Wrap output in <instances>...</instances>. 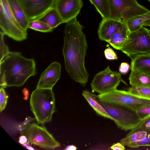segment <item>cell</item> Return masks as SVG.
<instances>
[{"label":"cell","mask_w":150,"mask_h":150,"mask_svg":"<svg viewBox=\"0 0 150 150\" xmlns=\"http://www.w3.org/2000/svg\"><path fill=\"white\" fill-rule=\"evenodd\" d=\"M83 28L76 18L66 23L62 52L65 69L69 75L75 81L85 86L89 74L84 65L88 45L82 31Z\"/></svg>","instance_id":"1"},{"label":"cell","mask_w":150,"mask_h":150,"mask_svg":"<svg viewBox=\"0 0 150 150\" xmlns=\"http://www.w3.org/2000/svg\"><path fill=\"white\" fill-rule=\"evenodd\" d=\"M36 74L33 59L26 58L20 52H10L0 61V88L22 86Z\"/></svg>","instance_id":"2"},{"label":"cell","mask_w":150,"mask_h":150,"mask_svg":"<svg viewBox=\"0 0 150 150\" xmlns=\"http://www.w3.org/2000/svg\"><path fill=\"white\" fill-rule=\"evenodd\" d=\"M30 102L31 110L38 124L43 125L51 121L56 111L52 89L36 88L32 92Z\"/></svg>","instance_id":"3"},{"label":"cell","mask_w":150,"mask_h":150,"mask_svg":"<svg viewBox=\"0 0 150 150\" xmlns=\"http://www.w3.org/2000/svg\"><path fill=\"white\" fill-rule=\"evenodd\" d=\"M98 100L117 127L121 129L132 130L138 126L143 121L139 118L136 111L133 109L106 102L98 98Z\"/></svg>","instance_id":"4"},{"label":"cell","mask_w":150,"mask_h":150,"mask_svg":"<svg viewBox=\"0 0 150 150\" xmlns=\"http://www.w3.org/2000/svg\"><path fill=\"white\" fill-rule=\"evenodd\" d=\"M110 9L109 18L126 21L150 10L138 3L137 0H107Z\"/></svg>","instance_id":"5"},{"label":"cell","mask_w":150,"mask_h":150,"mask_svg":"<svg viewBox=\"0 0 150 150\" xmlns=\"http://www.w3.org/2000/svg\"><path fill=\"white\" fill-rule=\"evenodd\" d=\"M131 59L137 55L150 53V31L142 26L139 30L129 33L120 50Z\"/></svg>","instance_id":"6"},{"label":"cell","mask_w":150,"mask_h":150,"mask_svg":"<svg viewBox=\"0 0 150 150\" xmlns=\"http://www.w3.org/2000/svg\"><path fill=\"white\" fill-rule=\"evenodd\" d=\"M0 27L5 35L18 41L27 38V30L23 29L13 16L7 0H0Z\"/></svg>","instance_id":"7"},{"label":"cell","mask_w":150,"mask_h":150,"mask_svg":"<svg viewBox=\"0 0 150 150\" xmlns=\"http://www.w3.org/2000/svg\"><path fill=\"white\" fill-rule=\"evenodd\" d=\"M20 132L31 144L46 149H53L60 146V143L45 127L36 123H29Z\"/></svg>","instance_id":"8"},{"label":"cell","mask_w":150,"mask_h":150,"mask_svg":"<svg viewBox=\"0 0 150 150\" xmlns=\"http://www.w3.org/2000/svg\"><path fill=\"white\" fill-rule=\"evenodd\" d=\"M97 96L100 100L128 107L136 111L142 106L150 103V100L137 97L127 91L117 89L99 94Z\"/></svg>","instance_id":"9"},{"label":"cell","mask_w":150,"mask_h":150,"mask_svg":"<svg viewBox=\"0 0 150 150\" xmlns=\"http://www.w3.org/2000/svg\"><path fill=\"white\" fill-rule=\"evenodd\" d=\"M121 82L127 85L121 78L120 73L112 71L108 66L96 74L91 86L92 91L101 94L117 89Z\"/></svg>","instance_id":"10"},{"label":"cell","mask_w":150,"mask_h":150,"mask_svg":"<svg viewBox=\"0 0 150 150\" xmlns=\"http://www.w3.org/2000/svg\"><path fill=\"white\" fill-rule=\"evenodd\" d=\"M29 21L38 20L53 7L54 0H17Z\"/></svg>","instance_id":"11"},{"label":"cell","mask_w":150,"mask_h":150,"mask_svg":"<svg viewBox=\"0 0 150 150\" xmlns=\"http://www.w3.org/2000/svg\"><path fill=\"white\" fill-rule=\"evenodd\" d=\"M83 6L82 0H54L53 7L58 13L63 23L76 18Z\"/></svg>","instance_id":"12"},{"label":"cell","mask_w":150,"mask_h":150,"mask_svg":"<svg viewBox=\"0 0 150 150\" xmlns=\"http://www.w3.org/2000/svg\"><path fill=\"white\" fill-rule=\"evenodd\" d=\"M61 66L54 62L50 64L42 73L36 88L52 89L59 79Z\"/></svg>","instance_id":"13"},{"label":"cell","mask_w":150,"mask_h":150,"mask_svg":"<svg viewBox=\"0 0 150 150\" xmlns=\"http://www.w3.org/2000/svg\"><path fill=\"white\" fill-rule=\"evenodd\" d=\"M129 33L126 21L120 20L117 30L108 42L114 48L120 50Z\"/></svg>","instance_id":"14"},{"label":"cell","mask_w":150,"mask_h":150,"mask_svg":"<svg viewBox=\"0 0 150 150\" xmlns=\"http://www.w3.org/2000/svg\"><path fill=\"white\" fill-rule=\"evenodd\" d=\"M11 11L18 23L27 30L29 21L22 7L17 0H7Z\"/></svg>","instance_id":"15"},{"label":"cell","mask_w":150,"mask_h":150,"mask_svg":"<svg viewBox=\"0 0 150 150\" xmlns=\"http://www.w3.org/2000/svg\"><path fill=\"white\" fill-rule=\"evenodd\" d=\"M130 68L150 75V53L137 55L132 59Z\"/></svg>","instance_id":"16"},{"label":"cell","mask_w":150,"mask_h":150,"mask_svg":"<svg viewBox=\"0 0 150 150\" xmlns=\"http://www.w3.org/2000/svg\"><path fill=\"white\" fill-rule=\"evenodd\" d=\"M82 95L98 115L112 120L98 102L97 96L87 90L83 91Z\"/></svg>","instance_id":"17"},{"label":"cell","mask_w":150,"mask_h":150,"mask_svg":"<svg viewBox=\"0 0 150 150\" xmlns=\"http://www.w3.org/2000/svg\"><path fill=\"white\" fill-rule=\"evenodd\" d=\"M129 79L132 87L150 88V75L136 70H132Z\"/></svg>","instance_id":"18"},{"label":"cell","mask_w":150,"mask_h":150,"mask_svg":"<svg viewBox=\"0 0 150 150\" xmlns=\"http://www.w3.org/2000/svg\"><path fill=\"white\" fill-rule=\"evenodd\" d=\"M37 20L45 23L52 29L62 23L59 14L53 7Z\"/></svg>","instance_id":"19"},{"label":"cell","mask_w":150,"mask_h":150,"mask_svg":"<svg viewBox=\"0 0 150 150\" xmlns=\"http://www.w3.org/2000/svg\"><path fill=\"white\" fill-rule=\"evenodd\" d=\"M148 133V132L138 126L131 130L125 137L120 140V142L124 146H127L131 144L142 140L146 137Z\"/></svg>","instance_id":"20"},{"label":"cell","mask_w":150,"mask_h":150,"mask_svg":"<svg viewBox=\"0 0 150 150\" xmlns=\"http://www.w3.org/2000/svg\"><path fill=\"white\" fill-rule=\"evenodd\" d=\"M150 19V11L144 14L137 16L127 20L126 23L129 33H132L140 29L143 23Z\"/></svg>","instance_id":"21"},{"label":"cell","mask_w":150,"mask_h":150,"mask_svg":"<svg viewBox=\"0 0 150 150\" xmlns=\"http://www.w3.org/2000/svg\"><path fill=\"white\" fill-rule=\"evenodd\" d=\"M103 18H108L110 9L107 0H89Z\"/></svg>","instance_id":"22"},{"label":"cell","mask_w":150,"mask_h":150,"mask_svg":"<svg viewBox=\"0 0 150 150\" xmlns=\"http://www.w3.org/2000/svg\"><path fill=\"white\" fill-rule=\"evenodd\" d=\"M127 91L137 97L150 100V88L132 86L129 88Z\"/></svg>","instance_id":"23"},{"label":"cell","mask_w":150,"mask_h":150,"mask_svg":"<svg viewBox=\"0 0 150 150\" xmlns=\"http://www.w3.org/2000/svg\"><path fill=\"white\" fill-rule=\"evenodd\" d=\"M28 28L44 33L51 32L53 30L45 23L38 20L30 21Z\"/></svg>","instance_id":"24"},{"label":"cell","mask_w":150,"mask_h":150,"mask_svg":"<svg viewBox=\"0 0 150 150\" xmlns=\"http://www.w3.org/2000/svg\"><path fill=\"white\" fill-rule=\"evenodd\" d=\"M136 111L140 119L144 120L150 116V103L142 106Z\"/></svg>","instance_id":"25"},{"label":"cell","mask_w":150,"mask_h":150,"mask_svg":"<svg viewBox=\"0 0 150 150\" xmlns=\"http://www.w3.org/2000/svg\"><path fill=\"white\" fill-rule=\"evenodd\" d=\"M4 33L1 31L0 33V61L6 56L10 51L8 46L5 44L4 37Z\"/></svg>","instance_id":"26"},{"label":"cell","mask_w":150,"mask_h":150,"mask_svg":"<svg viewBox=\"0 0 150 150\" xmlns=\"http://www.w3.org/2000/svg\"><path fill=\"white\" fill-rule=\"evenodd\" d=\"M144 146L150 147V132H148L146 137L142 140L131 144L127 146L131 148H136Z\"/></svg>","instance_id":"27"},{"label":"cell","mask_w":150,"mask_h":150,"mask_svg":"<svg viewBox=\"0 0 150 150\" xmlns=\"http://www.w3.org/2000/svg\"><path fill=\"white\" fill-rule=\"evenodd\" d=\"M8 97L3 88H0V110L1 112L5 108L7 102V99Z\"/></svg>","instance_id":"28"},{"label":"cell","mask_w":150,"mask_h":150,"mask_svg":"<svg viewBox=\"0 0 150 150\" xmlns=\"http://www.w3.org/2000/svg\"><path fill=\"white\" fill-rule=\"evenodd\" d=\"M104 54L106 58L108 60L117 59V55L114 51L110 47H108L104 51Z\"/></svg>","instance_id":"29"},{"label":"cell","mask_w":150,"mask_h":150,"mask_svg":"<svg viewBox=\"0 0 150 150\" xmlns=\"http://www.w3.org/2000/svg\"><path fill=\"white\" fill-rule=\"evenodd\" d=\"M138 127L147 132H150V116L143 120Z\"/></svg>","instance_id":"30"},{"label":"cell","mask_w":150,"mask_h":150,"mask_svg":"<svg viewBox=\"0 0 150 150\" xmlns=\"http://www.w3.org/2000/svg\"><path fill=\"white\" fill-rule=\"evenodd\" d=\"M130 68L129 64L126 62L121 63L119 67V71L120 73L125 74L128 71Z\"/></svg>","instance_id":"31"},{"label":"cell","mask_w":150,"mask_h":150,"mask_svg":"<svg viewBox=\"0 0 150 150\" xmlns=\"http://www.w3.org/2000/svg\"><path fill=\"white\" fill-rule=\"evenodd\" d=\"M35 119V118H32L30 116H28L26 117L25 120L19 125L20 131L28 125Z\"/></svg>","instance_id":"32"},{"label":"cell","mask_w":150,"mask_h":150,"mask_svg":"<svg viewBox=\"0 0 150 150\" xmlns=\"http://www.w3.org/2000/svg\"><path fill=\"white\" fill-rule=\"evenodd\" d=\"M110 149L114 150H124L125 149V146L120 142L114 144L110 147Z\"/></svg>","instance_id":"33"},{"label":"cell","mask_w":150,"mask_h":150,"mask_svg":"<svg viewBox=\"0 0 150 150\" xmlns=\"http://www.w3.org/2000/svg\"><path fill=\"white\" fill-rule=\"evenodd\" d=\"M28 141V139L24 135H22L19 138L18 142L20 144H26Z\"/></svg>","instance_id":"34"},{"label":"cell","mask_w":150,"mask_h":150,"mask_svg":"<svg viewBox=\"0 0 150 150\" xmlns=\"http://www.w3.org/2000/svg\"><path fill=\"white\" fill-rule=\"evenodd\" d=\"M23 95L24 96V97L23 98L25 100H27L29 96V91L28 90L25 88L24 89H23Z\"/></svg>","instance_id":"35"},{"label":"cell","mask_w":150,"mask_h":150,"mask_svg":"<svg viewBox=\"0 0 150 150\" xmlns=\"http://www.w3.org/2000/svg\"><path fill=\"white\" fill-rule=\"evenodd\" d=\"M76 147L73 145H69L67 146L64 149L65 150H76Z\"/></svg>","instance_id":"36"},{"label":"cell","mask_w":150,"mask_h":150,"mask_svg":"<svg viewBox=\"0 0 150 150\" xmlns=\"http://www.w3.org/2000/svg\"><path fill=\"white\" fill-rule=\"evenodd\" d=\"M142 25L145 26H149L150 27V19L144 21L142 24Z\"/></svg>","instance_id":"37"}]
</instances>
